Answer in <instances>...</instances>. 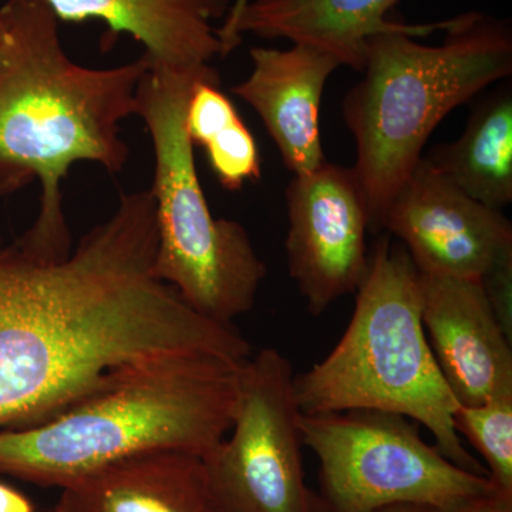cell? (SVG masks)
<instances>
[{"label": "cell", "instance_id": "ac0fdd59", "mask_svg": "<svg viewBox=\"0 0 512 512\" xmlns=\"http://www.w3.org/2000/svg\"><path fill=\"white\" fill-rule=\"evenodd\" d=\"M0 512H35V505L15 488L0 483Z\"/></svg>", "mask_w": 512, "mask_h": 512}, {"label": "cell", "instance_id": "52a82bcc", "mask_svg": "<svg viewBox=\"0 0 512 512\" xmlns=\"http://www.w3.org/2000/svg\"><path fill=\"white\" fill-rule=\"evenodd\" d=\"M293 377L276 349L242 363L231 436L201 457L221 512H328L306 485Z\"/></svg>", "mask_w": 512, "mask_h": 512}, {"label": "cell", "instance_id": "9a60e30c", "mask_svg": "<svg viewBox=\"0 0 512 512\" xmlns=\"http://www.w3.org/2000/svg\"><path fill=\"white\" fill-rule=\"evenodd\" d=\"M427 161L474 200L503 211L512 202V90L491 93L474 109L466 130L441 144Z\"/></svg>", "mask_w": 512, "mask_h": 512}, {"label": "cell", "instance_id": "8fae6325", "mask_svg": "<svg viewBox=\"0 0 512 512\" xmlns=\"http://www.w3.org/2000/svg\"><path fill=\"white\" fill-rule=\"evenodd\" d=\"M252 72L232 93L261 117L293 175L311 174L326 163L319 111L326 83L342 63L319 47H252Z\"/></svg>", "mask_w": 512, "mask_h": 512}, {"label": "cell", "instance_id": "e0dca14e", "mask_svg": "<svg viewBox=\"0 0 512 512\" xmlns=\"http://www.w3.org/2000/svg\"><path fill=\"white\" fill-rule=\"evenodd\" d=\"M454 427L484 458L495 490L512 498V393L458 407Z\"/></svg>", "mask_w": 512, "mask_h": 512}, {"label": "cell", "instance_id": "5b68a950", "mask_svg": "<svg viewBox=\"0 0 512 512\" xmlns=\"http://www.w3.org/2000/svg\"><path fill=\"white\" fill-rule=\"evenodd\" d=\"M214 73L211 64H150L138 84L136 116L146 123L156 158L150 190L158 231L154 274L194 311L232 323L254 309L268 268L244 225L212 215L198 177L185 110L194 84Z\"/></svg>", "mask_w": 512, "mask_h": 512}, {"label": "cell", "instance_id": "6da1fadb", "mask_svg": "<svg viewBox=\"0 0 512 512\" xmlns=\"http://www.w3.org/2000/svg\"><path fill=\"white\" fill-rule=\"evenodd\" d=\"M0 26V197L39 181L36 220L16 242L43 261H62L73 251L63 181L80 161L111 174L126 167L120 124L137 114L150 63L144 53L107 69L73 62L47 0H6Z\"/></svg>", "mask_w": 512, "mask_h": 512}, {"label": "cell", "instance_id": "7a4b0ae2", "mask_svg": "<svg viewBox=\"0 0 512 512\" xmlns=\"http://www.w3.org/2000/svg\"><path fill=\"white\" fill-rule=\"evenodd\" d=\"M360 73L363 79L343 101V117L355 138L353 171L376 232L444 117L511 76V23L473 10L379 33L367 42Z\"/></svg>", "mask_w": 512, "mask_h": 512}, {"label": "cell", "instance_id": "7402d4cb", "mask_svg": "<svg viewBox=\"0 0 512 512\" xmlns=\"http://www.w3.org/2000/svg\"><path fill=\"white\" fill-rule=\"evenodd\" d=\"M2 40H3V32H2V26H0V46H2Z\"/></svg>", "mask_w": 512, "mask_h": 512}, {"label": "cell", "instance_id": "ffe728a7", "mask_svg": "<svg viewBox=\"0 0 512 512\" xmlns=\"http://www.w3.org/2000/svg\"><path fill=\"white\" fill-rule=\"evenodd\" d=\"M379 512H444V511L434 510V508H429V507H420V505H393V507L384 508V510H380Z\"/></svg>", "mask_w": 512, "mask_h": 512}, {"label": "cell", "instance_id": "4fadbf2b", "mask_svg": "<svg viewBox=\"0 0 512 512\" xmlns=\"http://www.w3.org/2000/svg\"><path fill=\"white\" fill-rule=\"evenodd\" d=\"M400 0H248L229 8L218 36L222 56L242 42V36L286 39L319 47L342 63L362 72L367 42L379 33L406 28L390 22L387 13Z\"/></svg>", "mask_w": 512, "mask_h": 512}, {"label": "cell", "instance_id": "7c38bea8", "mask_svg": "<svg viewBox=\"0 0 512 512\" xmlns=\"http://www.w3.org/2000/svg\"><path fill=\"white\" fill-rule=\"evenodd\" d=\"M60 23L101 22L110 45L120 35L144 46L150 64L171 69L210 66L222 56L217 20L231 0H47Z\"/></svg>", "mask_w": 512, "mask_h": 512}, {"label": "cell", "instance_id": "30bf717a", "mask_svg": "<svg viewBox=\"0 0 512 512\" xmlns=\"http://www.w3.org/2000/svg\"><path fill=\"white\" fill-rule=\"evenodd\" d=\"M421 289L424 330L458 404L478 406L512 393L511 335L494 312L483 284L421 274Z\"/></svg>", "mask_w": 512, "mask_h": 512}, {"label": "cell", "instance_id": "2e32d148", "mask_svg": "<svg viewBox=\"0 0 512 512\" xmlns=\"http://www.w3.org/2000/svg\"><path fill=\"white\" fill-rule=\"evenodd\" d=\"M185 128L194 147L204 148L212 173L225 190L239 191L261 178L258 144L235 104L222 92L218 72L194 84Z\"/></svg>", "mask_w": 512, "mask_h": 512}, {"label": "cell", "instance_id": "9c48e42d", "mask_svg": "<svg viewBox=\"0 0 512 512\" xmlns=\"http://www.w3.org/2000/svg\"><path fill=\"white\" fill-rule=\"evenodd\" d=\"M380 229L403 242L421 274L483 282L512 259L503 211L460 190L421 158L384 211Z\"/></svg>", "mask_w": 512, "mask_h": 512}, {"label": "cell", "instance_id": "44dd1931", "mask_svg": "<svg viewBox=\"0 0 512 512\" xmlns=\"http://www.w3.org/2000/svg\"><path fill=\"white\" fill-rule=\"evenodd\" d=\"M248 0H234V3H231V6L229 8L235 9L239 8V6L244 5V3H247Z\"/></svg>", "mask_w": 512, "mask_h": 512}, {"label": "cell", "instance_id": "d6986e66", "mask_svg": "<svg viewBox=\"0 0 512 512\" xmlns=\"http://www.w3.org/2000/svg\"><path fill=\"white\" fill-rule=\"evenodd\" d=\"M458 512H512V498L495 493L491 497L468 505V507Z\"/></svg>", "mask_w": 512, "mask_h": 512}, {"label": "cell", "instance_id": "8992f818", "mask_svg": "<svg viewBox=\"0 0 512 512\" xmlns=\"http://www.w3.org/2000/svg\"><path fill=\"white\" fill-rule=\"evenodd\" d=\"M303 446L319 460L328 512L420 505L457 512L495 493L490 478L457 467L423 440L416 421L377 410L301 414Z\"/></svg>", "mask_w": 512, "mask_h": 512}, {"label": "cell", "instance_id": "277c9868", "mask_svg": "<svg viewBox=\"0 0 512 512\" xmlns=\"http://www.w3.org/2000/svg\"><path fill=\"white\" fill-rule=\"evenodd\" d=\"M348 328L322 362L293 377L302 414L377 410L416 421L451 463L488 477L454 427L458 404L430 348L421 274L406 249L377 242Z\"/></svg>", "mask_w": 512, "mask_h": 512}, {"label": "cell", "instance_id": "5bb4252c", "mask_svg": "<svg viewBox=\"0 0 512 512\" xmlns=\"http://www.w3.org/2000/svg\"><path fill=\"white\" fill-rule=\"evenodd\" d=\"M55 512H221L202 458L161 450L117 461L62 488Z\"/></svg>", "mask_w": 512, "mask_h": 512}, {"label": "cell", "instance_id": "3957f363", "mask_svg": "<svg viewBox=\"0 0 512 512\" xmlns=\"http://www.w3.org/2000/svg\"><path fill=\"white\" fill-rule=\"evenodd\" d=\"M242 363L175 357L137 370L50 420L0 430V474L59 487L151 451L204 456L231 429Z\"/></svg>", "mask_w": 512, "mask_h": 512}, {"label": "cell", "instance_id": "ba28073f", "mask_svg": "<svg viewBox=\"0 0 512 512\" xmlns=\"http://www.w3.org/2000/svg\"><path fill=\"white\" fill-rule=\"evenodd\" d=\"M289 276L313 316L356 292L369 271L365 194L353 167L328 163L286 188Z\"/></svg>", "mask_w": 512, "mask_h": 512}]
</instances>
